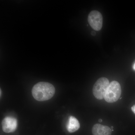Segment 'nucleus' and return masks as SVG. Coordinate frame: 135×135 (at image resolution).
<instances>
[{
    "label": "nucleus",
    "instance_id": "1",
    "mask_svg": "<svg viewBox=\"0 0 135 135\" xmlns=\"http://www.w3.org/2000/svg\"><path fill=\"white\" fill-rule=\"evenodd\" d=\"M32 92L34 98L37 101H45L50 99L54 96L55 89L49 83L41 82L34 86Z\"/></svg>",
    "mask_w": 135,
    "mask_h": 135
},
{
    "label": "nucleus",
    "instance_id": "2",
    "mask_svg": "<svg viewBox=\"0 0 135 135\" xmlns=\"http://www.w3.org/2000/svg\"><path fill=\"white\" fill-rule=\"evenodd\" d=\"M121 92V88L119 83L116 81H113L110 83L104 98L108 103H114L119 99Z\"/></svg>",
    "mask_w": 135,
    "mask_h": 135
},
{
    "label": "nucleus",
    "instance_id": "3",
    "mask_svg": "<svg viewBox=\"0 0 135 135\" xmlns=\"http://www.w3.org/2000/svg\"><path fill=\"white\" fill-rule=\"evenodd\" d=\"M109 84V80L105 77H101L98 79L94 84L92 89L94 97L99 100L104 98Z\"/></svg>",
    "mask_w": 135,
    "mask_h": 135
},
{
    "label": "nucleus",
    "instance_id": "4",
    "mask_svg": "<svg viewBox=\"0 0 135 135\" xmlns=\"http://www.w3.org/2000/svg\"><path fill=\"white\" fill-rule=\"evenodd\" d=\"M88 22L90 25L94 30L100 31L103 26V16L98 11H92L88 15Z\"/></svg>",
    "mask_w": 135,
    "mask_h": 135
},
{
    "label": "nucleus",
    "instance_id": "5",
    "mask_svg": "<svg viewBox=\"0 0 135 135\" xmlns=\"http://www.w3.org/2000/svg\"><path fill=\"white\" fill-rule=\"evenodd\" d=\"M17 127V119L14 117L7 116L5 117L2 122V129L6 133H12L16 129Z\"/></svg>",
    "mask_w": 135,
    "mask_h": 135
},
{
    "label": "nucleus",
    "instance_id": "6",
    "mask_svg": "<svg viewBox=\"0 0 135 135\" xmlns=\"http://www.w3.org/2000/svg\"><path fill=\"white\" fill-rule=\"evenodd\" d=\"M92 133L93 135H111L112 129L108 126L96 124L92 128Z\"/></svg>",
    "mask_w": 135,
    "mask_h": 135
},
{
    "label": "nucleus",
    "instance_id": "7",
    "mask_svg": "<svg viewBox=\"0 0 135 135\" xmlns=\"http://www.w3.org/2000/svg\"><path fill=\"white\" fill-rule=\"evenodd\" d=\"M80 127L79 122L75 117L71 116L67 125V129L68 132L74 133L77 131Z\"/></svg>",
    "mask_w": 135,
    "mask_h": 135
},
{
    "label": "nucleus",
    "instance_id": "8",
    "mask_svg": "<svg viewBox=\"0 0 135 135\" xmlns=\"http://www.w3.org/2000/svg\"><path fill=\"white\" fill-rule=\"evenodd\" d=\"M131 110L135 114V105L131 107Z\"/></svg>",
    "mask_w": 135,
    "mask_h": 135
},
{
    "label": "nucleus",
    "instance_id": "9",
    "mask_svg": "<svg viewBox=\"0 0 135 135\" xmlns=\"http://www.w3.org/2000/svg\"><path fill=\"white\" fill-rule=\"evenodd\" d=\"M91 34H92V35H93V36H94V35H95L96 33L95 32L92 31V32H91Z\"/></svg>",
    "mask_w": 135,
    "mask_h": 135
},
{
    "label": "nucleus",
    "instance_id": "10",
    "mask_svg": "<svg viewBox=\"0 0 135 135\" xmlns=\"http://www.w3.org/2000/svg\"><path fill=\"white\" fill-rule=\"evenodd\" d=\"M133 70H135V62L134 63V65H133Z\"/></svg>",
    "mask_w": 135,
    "mask_h": 135
},
{
    "label": "nucleus",
    "instance_id": "11",
    "mask_svg": "<svg viewBox=\"0 0 135 135\" xmlns=\"http://www.w3.org/2000/svg\"><path fill=\"white\" fill-rule=\"evenodd\" d=\"M98 121H99V122H102V120L101 119H99V120H98Z\"/></svg>",
    "mask_w": 135,
    "mask_h": 135
},
{
    "label": "nucleus",
    "instance_id": "12",
    "mask_svg": "<svg viewBox=\"0 0 135 135\" xmlns=\"http://www.w3.org/2000/svg\"><path fill=\"white\" fill-rule=\"evenodd\" d=\"M113 126H112V127H111L110 128L111 129H113Z\"/></svg>",
    "mask_w": 135,
    "mask_h": 135
},
{
    "label": "nucleus",
    "instance_id": "13",
    "mask_svg": "<svg viewBox=\"0 0 135 135\" xmlns=\"http://www.w3.org/2000/svg\"><path fill=\"white\" fill-rule=\"evenodd\" d=\"M0 93H1V92H0Z\"/></svg>",
    "mask_w": 135,
    "mask_h": 135
}]
</instances>
